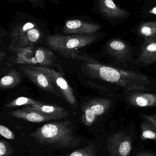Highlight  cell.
<instances>
[{
  "mask_svg": "<svg viewBox=\"0 0 156 156\" xmlns=\"http://www.w3.org/2000/svg\"><path fill=\"white\" fill-rule=\"evenodd\" d=\"M15 151L11 145L4 140L0 141V156H11Z\"/></svg>",
  "mask_w": 156,
  "mask_h": 156,
  "instance_id": "603a6c76",
  "label": "cell"
},
{
  "mask_svg": "<svg viewBox=\"0 0 156 156\" xmlns=\"http://www.w3.org/2000/svg\"><path fill=\"white\" fill-rule=\"evenodd\" d=\"M36 101L28 97H18L5 105L6 108H13L20 106H27L34 104Z\"/></svg>",
  "mask_w": 156,
  "mask_h": 156,
  "instance_id": "7402d4cb",
  "label": "cell"
},
{
  "mask_svg": "<svg viewBox=\"0 0 156 156\" xmlns=\"http://www.w3.org/2000/svg\"><path fill=\"white\" fill-rule=\"evenodd\" d=\"M149 13L152 14L156 15V6L153 7L152 9H150L148 12Z\"/></svg>",
  "mask_w": 156,
  "mask_h": 156,
  "instance_id": "4316f807",
  "label": "cell"
},
{
  "mask_svg": "<svg viewBox=\"0 0 156 156\" xmlns=\"http://www.w3.org/2000/svg\"><path fill=\"white\" fill-rule=\"evenodd\" d=\"M21 81L20 74L16 70H11L1 79L0 87L3 89L13 88L17 86Z\"/></svg>",
  "mask_w": 156,
  "mask_h": 156,
  "instance_id": "9a60e30c",
  "label": "cell"
},
{
  "mask_svg": "<svg viewBox=\"0 0 156 156\" xmlns=\"http://www.w3.org/2000/svg\"><path fill=\"white\" fill-rule=\"evenodd\" d=\"M30 106L42 112L48 114L69 115V113L60 106L46 104L38 101H36L34 104Z\"/></svg>",
  "mask_w": 156,
  "mask_h": 156,
  "instance_id": "2e32d148",
  "label": "cell"
},
{
  "mask_svg": "<svg viewBox=\"0 0 156 156\" xmlns=\"http://www.w3.org/2000/svg\"><path fill=\"white\" fill-rule=\"evenodd\" d=\"M82 114L81 118L83 124L86 126H90L93 124L97 118L95 114L91 111L86 104L82 106Z\"/></svg>",
  "mask_w": 156,
  "mask_h": 156,
  "instance_id": "ffe728a7",
  "label": "cell"
},
{
  "mask_svg": "<svg viewBox=\"0 0 156 156\" xmlns=\"http://www.w3.org/2000/svg\"><path fill=\"white\" fill-rule=\"evenodd\" d=\"M131 105L136 107H152L156 105V95L153 94H133L128 98Z\"/></svg>",
  "mask_w": 156,
  "mask_h": 156,
  "instance_id": "4fadbf2b",
  "label": "cell"
},
{
  "mask_svg": "<svg viewBox=\"0 0 156 156\" xmlns=\"http://www.w3.org/2000/svg\"><path fill=\"white\" fill-rule=\"evenodd\" d=\"M48 2L54 4H59L60 3V0H8V3L14 2L16 3H23L25 2H28L31 4L33 9L39 8L43 11L45 10L46 2Z\"/></svg>",
  "mask_w": 156,
  "mask_h": 156,
  "instance_id": "d6986e66",
  "label": "cell"
},
{
  "mask_svg": "<svg viewBox=\"0 0 156 156\" xmlns=\"http://www.w3.org/2000/svg\"><path fill=\"white\" fill-rule=\"evenodd\" d=\"M102 27L88 16L75 15L65 18L61 30L66 34H92Z\"/></svg>",
  "mask_w": 156,
  "mask_h": 156,
  "instance_id": "5b68a950",
  "label": "cell"
},
{
  "mask_svg": "<svg viewBox=\"0 0 156 156\" xmlns=\"http://www.w3.org/2000/svg\"><path fill=\"white\" fill-rule=\"evenodd\" d=\"M1 1H2V0H1ZM3 1H4V0H2Z\"/></svg>",
  "mask_w": 156,
  "mask_h": 156,
  "instance_id": "83f0119b",
  "label": "cell"
},
{
  "mask_svg": "<svg viewBox=\"0 0 156 156\" xmlns=\"http://www.w3.org/2000/svg\"><path fill=\"white\" fill-rule=\"evenodd\" d=\"M108 53L119 60H123L130 54V49L128 45L121 39H111L106 45Z\"/></svg>",
  "mask_w": 156,
  "mask_h": 156,
  "instance_id": "7c38bea8",
  "label": "cell"
},
{
  "mask_svg": "<svg viewBox=\"0 0 156 156\" xmlns=\"http://www.w3.org/2000/svg\"><path fill=\"white\" fill-rule=\"evenodd\" d=\"M86 104L98 117L104 114L108 111L111 105V102L107 99L95 98L90 100Z\"/></svg>",
  "mask_w": 156,
  "mask_h": 156,
  "instance_id": "5bb4252c",
  "label": "cell"
},
{
  "mask_svg": "<svg viewBox=\"0 0 156 156\" xmlns=\"http://www.w3.org/2000/svg\"><path fill=\"white\" fill-rule=\"evenodd\" d=\"M32 66L45 73L51 82L60 89L68 102L74 108H78V101L74 91L62 74L47 67Z\"/></svg>",
  "mask_w": 156,
  "mask_h": 156,
  "instance_id": "52a82bcc",
  "label": "cell"
},
{
  "mask_svg": "<svg viewBox=\"0 0 156 156\" xmlns=\"http://www.w3.org/2000/svg\"><path fill=\"white\" fill-rule=\"evenodd\" d=\"M65 156H97L96 146L93 143H90L86 147L75 150Z\"/></svg>",
  "mask_w": 156,
  "mask_h": 156,
  "instance_id": "44dd1931",
  "label": "cell"
},
{
  "mask_svg": "<svg viewBox=\"0 0 156 156\" xmlns=\"http://www.w3.org/2000/svg\"><path fill=\"white\" fill-rule=\"evenodd\" d=\"M29 136L39 145L58 149L78 147L81 140L76 136L72 123L68 120L45 124Z\"/></svg>",
  "mask_w": 156,
  "mask_h": 156,
  "instance_id": "7a4b0ae2",
  "label": "cell"
},
{
  "mask_svg": "<svg viewBox=\"0 0 156 156\" xmlns=\"http://www.w3.org/2000/svg\"><path fill=\"white\" fill-rule=\"evenodd\" d=\"M8 114L16 118L35 123L60 120L68 115L66 114H48L29 105L25 106L22 109L13 110Z\"/></svg>",
  "mask_w": 156,
  "mask_h": 156,
  "instance_id": "ba28073f",
  "label": "cell"
},
{
  "mask_svg": "<svg viewBox=\"0 0 156 156\" xmlns=\"http://www.w3.org/2000/svg\"><path fill=\"white\" fill-rule=\"evenodd\" d=\"M0 134L3 137L9 140H14L15 139L14 133L8 127L2 125L0 126Z\"/></svg>",
  "mask_w": 156,
  "mask_h": 156,
  "instance_id": "cb8c5ba5",
  "label": "cell"
},
{
  "mask_svg": "<svg viewBox=\"0 0 156 156\" xmlns=\"http://www.w3.org/2000/svg\"><path fill=\"white\" fill-rule=\"evenodd\" d=\"M136 156H156V155L150 153H146V152H142V153L137 154Z\"/></svg>",
  "mask_w": 156,
  "mask_h": 156,
  "instance_id": "484cf974",
  "label": "cell"
},
{
  "mask_svg": "<svg viewBox=\"0 0 156 156\" xmlns=\"http://www.w3.org/2000/svg\"><path fill=\"white\" fill-rule=\"evenodd\" d=\"M139 34L145 38H156V22H146L140 26Z\"/></svg>",
  "mask_w": 156,
  "mask_h": 156,
  "instance_id": "e0dca14e",
  "label": "cell"
},
{
  "mask_svg": "<svg viewBox=\"0 0 156 156\" xmlns=\"http://www.w3.org/2000/svg\"><path fill=\"white\" fill-rule=\"evenodd\" d=\"M156 61V38H145L136 63L144 66H149Z\"/></svg>",
  "mask_w": 156,
  "mask_h": 156,
  "instance_id": "8fae6325",
  "label": "cell"
},
{
  "mask_svg": "<svg viewBox=\"0 0 156 156\" xmlns=\"http://www.w3.org/2000/svg\"><path fill=\"white\" fill-rule=\"evenodd\" d=\"M20 69L23 75L42 90L49 92L55 90L54 84L42 71L31 66H22Z\"/></svg>",
  "mask_w": 156,
  "mask_h": 156,
  "instance_id": "30bf717a",
  "label": "cell"
},
{
  "mask_svg": "<svg viewBox=\"0 0 156 156\" xmlns=\"http://www.w3.org/2000/svg\"><path fill=\"white\" fill-rule=\"evenodd\" d=\"M92 10L109 21L125 19L129 16L127 10L120 7L113 0H93Z\"/></svg>",
  "mask_w": 156,
  "mask_h": 156,
  "instance_id": "8992f818",
  "label": "cell"
},
{
  "mask_svg": "<svg viewBox=\"0 0 156 156\" xmlns=\"http://www.w3.org/2000/svg\"><path fill=\"white\" fill-rule=\"evenodd\" d=\"M141 115L146 121L151 123L156 127V115L143 114H142Z\"/></svg>",
  "mask_w": 156,
  "mask_h": 156,
  "instance_id": "d4e9b609",
  "label": "cell"
},
{
  "mask_svg": "<svg viewBox=\"0 0 156 156\" xmlns=\"http://www.w3.org/2000/svg\"><path fill=\"white\" fill-rule=\"evenodd\" d=\"M12 50L17 56L16 63L23 65L38 64L41 66L47 67L53 64L56 56L53 52L42 47L31 46Z\"/></svg>",
  "mask_w": 156,
  "mask_h": 156,
  "instance_id": "277c9868",
  "label": "cell"
},
{
  "mask_svg": "<svg viewBox=\"0 0 156 156\" xmlns=\"http://www.w3.org/2000/svg\"><path fill=\"white\" fill-rule=\"evenodd\" d=\"M85 60L83 66L89 76L126 90H145V85L149 83V79L143 74L103 65L89 58Z\"/></svg>",
  "mask_w": 156,
  "mask_h": 156,
  "instance_id": "6da1fadb",
  "label": "cell"
},
{
  "mask_svg": "<svg viewBox=\"0 0 156 156\" xmlns=\"http://www.w3.org/2000/svg\"><path fill=\"white\" fill-rule=\"evenodd\" d=\"M99 33L92 34H49L46 44L52 50L68 55L72 50L82 48L95 42L100 36Z\"/></svg>",
  "mask_w": 156,
  "mask_h": 156,
  "instance_id": "3957f363",
  "label": "cell"
},
{
  "mask_svg": "<svg viewBox=\"0 0 156 156\" xmlns=\"http://www.w3.org/2000/svg\"><path fill=\"white\" fill-rule=\"evenodd\" d=\"M107 147L111 156H129L132 149V139L124 132H118L109 136Z\"/></svg>",
  "mask_w": 156,
  "mask_h": 156,
  "instance_id": "9c48e42d",
  "label": "cell"
},
{
  "mask_svg": "<svg viewBox=\"0 0 156 156\" xmlns=\"http://www.w3.org/2000/svg\"><path fill=\"white\" fill-rule=\"evenodd\" d=\"M141 138L152 139L156 142V127L151 123L145 121L141 124Z\"/></svg>",
  "mask_w": 156,
  "mask_h": 156,
  "instance_id": "ac0fdd59",
  "label": "cell"
}]
</instances>
